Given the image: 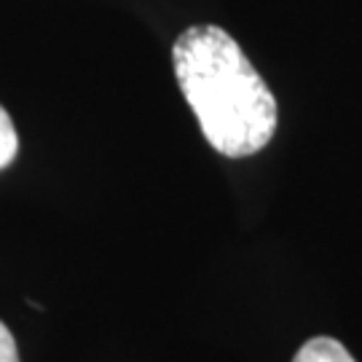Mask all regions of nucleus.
Instances as JSON below:
<instances>
[{
    "label": "nucleus",
    "mask_w": 362,
    "mask_h": 362,
    "mask_svg": "<svg viewBox=\"0 0 362 362\" xmlns=\"http://www.w3.org/2000/svg\"><path fill=\"white\" fill-rule=\"evenodd\" d=\"M172 65L202 134L218 153L245 158L272 143L276 100L226 30L188 27L175 40Z\"/></svg>",
    "instance_id": "1"
},
{
    "label": "nucleus",
    "mask_w": 362,
    "mask_h": 362,
    "mask_svg": "<svg viewBox=\"0 0 362 362\" xmlns=\"http://www.w3.org/2000/svg\"><path fill=\"white\" fill-rule=\"evenodd\" d=\"M293 362H357V360L346 351V346L341 341H336V338L330 336H317V338H309L298 349Z\"/></svg>",
    "instance_id": "2"
},
{
    "label": "nucleus",
    "mask_w": 362,
    "mask_h": 362,
    "mask_svg": "<svg viewBox=\"0 0 362 362\" xmlns=\"http://www.w3.org/2000/svg\"><path fill=\"white\" fill-rule=\"evenodd\" d=\"M16 151H19V137H16V129H13L11 116L6 113V107L0 105V169H6L16 158Z\"/></svg>",
    "instance_id": "3"
},
{
    "label": "nucleus",
    "mask_w": 362,
    "mask_h": 362,
    "mask_svg": "<svg viewBox=\"0 0 362 362\" xmlns=\"http://www.w3.org/2000/svg\"><path fill=\"white\" fill-rule=\"evenodd\" d=\"M0 362H19V349L13 341L11 330L0 322Z\"/></svg>",
    "instance_id": "4"
}]
</instances>
